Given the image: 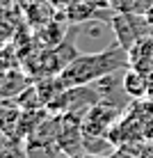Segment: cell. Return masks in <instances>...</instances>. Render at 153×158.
Returning a JSON list of instances; mask_svg holds the SVG:
<instances>
[{"mask_svg": "<svg viewBox=\"0 0 153 158\" xmlns=\"http://www.w3.org/2000/svg\"><path fill=\"white\" fill-rule=\"evenodd\" d=\"M130 64V53L121 44L105 51L96 53H80L73 62H69L62 69L59 78L66 87H78V85H91L96 80L105 78L110 73H117L121 67Z\"/></svg>", "mask_w": 153, "mask_h": 158, "instance_id": "cell-1", "label": "cell"}, {"mask_svg": "<svg viewBox=\"0 0 153 158\" xmlns=\"http://www.w3.org/2000/svg\"><path fill=\"white\" fill-rule=\"evenodd\" d=\"M119 119V108L110 101H98L91 106L83 117V133L91 135H107Z\"/></svg>", "mask_w": 153, "mask_h": 158, "instance_id": "cell-2", "label": "cell"}, {"mask_svg": "<svg viewBox=\"0 0 153 158\" xmlns=\"http://www.w3.org/2000/svg\"><path fill=\"white\" fill-rule=\"evenodd\" d=\"M21 115L23 110L14 99H0V131L12 142H21Z\"/></svg>", "mask_w": 153, "mask_h": 158, "instance_id": "cell-3", "label": "cell"}, {"mask_svg": "<svg viewBox=\"0 0 153 158\" xmlns=\"http://www.w3.org/2000/svg\"><path fill=\"white\" fill-rule=\"evenodd\" d=\"M137 23H139V19L135 16V12H121V14H117L112 19V28L117 32V39L123 48H128V51H130L133 44L139 41V30L135 28Z\"/></svg>", "mask_w": 153, "mask_h": 158, "instance_id": "cell-4", "label": "cell"}, {"mask_svg": "<svg viewBox=\"0 0 153 158\" xmlns=\"http://www.w3.org/2000/svg\"><path fill=\"white\" fill-rule=\"evenodd\" d=\"M25 87H30V80L21 69L0 71V99H16Z\"/></svg>", "mask_w": 153, "mask_h": 158, "instance_id": "cell-5", "label": "cell"}, {"mask_svg": "<svg viewBox=\"0 0 153 158\" xmlns=\"http://www.w3.org/2000/svg\"><path fill=\"white\" fill-rule=\"evenodd\" d=\"M121 87H123V92L130 96V99H137V101L144 99L146 92H149V83H146V78L137 71V69H128V71L123 73Z\"/></svg>", "mask_w": 153, "mask_h": 158, "instance_id": "cell-6", "label": "cell"}, {"mask_svg": "<svg viewBox=\"0 0 153 158\" xmlns=\"http://www.w3.org/2000/svg\"><path fill=\"white\" fill-rule=\"evenodd\" d=\"M0 158H30L28 154L23 151V147H21V142H5L2 147H0Z\"/></svg>", "mask_w": 153, "mask_h": 158, "instance_id": "cell-7", "label": "cell"}, {"mask_svg": "<svg viewBox=\"0 0 153 158\" xmlns=\"http://www.w3.org/2000/svg\"><path fill=\"white\" fill-rule=\"evenodd\" d=\"M117 12H135V0H107Z\"/></svg>", "mask_w": 153, "mask_h": 158, "instance_id": "cell-8", "label": "cell"}, {"mask_svg": "<svg viewBox=\"0 0 153 158\" xmlns=\"http://www.w3.org/2000/svg\"><path fill=\"white\" fill-rule=\"evenodd\" d=\"M144 142H153V117H149L144 124Z\"/></svg>", "mask_w": 153, "mask_h": 158, "instance_id": "cell-9", "label": "cell"}, {"mask_svg": "<svg viewBox=\"0 0 153 158\" xmlns=\"http://www.w3.org/2000/svg\"><path fill=\"white\" fill-rule=\"evenodd\" d=\"M7 69H14L12 67V60H9L7 53H0V71H7Z\"/></svg>", "mask_w": 153, "mask_h": 158, "instance_id": "cell-10", "label": "cell"}, {"mask_svg": "<svg viewBox=\"0 0 153 158\" xmlns=\"http://www.w3.org/2000/svg\"><path fill=\"white\" fill-rule=\"evenodd\" d=\"M75 158H114V154H110V156H101V154H89V151H83V154L75 156Z\"/></svg>", "mask_w": 153, "mask_h": 158, "instance_id": "cell-11", "label": "cell"}, {"mask_svg": "<svg viewBox=\"0 0 153 158\" xmlns=\"http://www.w3.org/2000/svg\"><path fill=\"white\" fill-rule=\"evenodd\" d=\"M133 158H135V156H133Z\"/></svg>", "mask_w": 153, "mask_h": 158, "instance_id": "cell-12", "label": "cell"}]
</instances>
